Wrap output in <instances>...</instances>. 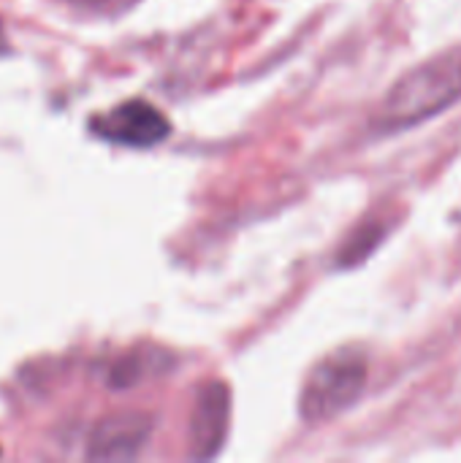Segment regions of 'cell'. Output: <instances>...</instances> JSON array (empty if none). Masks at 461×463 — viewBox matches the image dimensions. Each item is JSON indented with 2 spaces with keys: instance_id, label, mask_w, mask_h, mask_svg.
Segmentation results:
<instances>
[{
  "instance_id": "1",
  "label": "cell",
  "mask_w": 461,
  "mask_h": 463,
  "mask_svg": "<svg viewBox=\"0 0 461 463\" xmlns=\"http://www.w3.org/2000/svg\"><path fill=\"white\" fill-rule=\"evenodd\" d=\"M461 100V46L446 49L405 73L375 114L378 133L410 130Z\"/></svg>"
},
{
  "instance_id": "2",
  "label": "cell",
  "mask_w": 461,
  "mask_h": 463,
  "mask_svg": "<svg viewBox=\"0 0 461 463\" xmlns=\"http://www.w3.org/2000/svg\"><path fill=\"white\" fill-rule=\"evenodd\" d=\"M370 377L367 355L356 347H342L312 366L304 380L299 412L307 423H326L348 412L364 393Z\"/></svg>"
},
{
  "instance_id": "3",
  "label": "cell",
  "mask_w": 461,
  "mask_h": 463,
  "mask_svg": "<svg viewBox=\"0 0 461 463\" xmlns=\"http://www.w3.org/2000/svg\"><path fill=\"white\" fill-rule=\"evenodd\" d=\"M90 128L103 141L122 144V146H139V149L160 144L171 130L163 111H158L147 100H128L117 109L95 117Z\"/></svg>"
},
{
  "instance_id": "4",
  "label": "cell",
  "mask_w": 461,
  "mask_h": 463,
  "mask_svg": "<svg viewBox=\"0 0 461 463\" xmlns=\"http://www.w3.org/2000/svg\"><path fill=\"white\" fill-rule=\"evenodd\" d=\"M155 420L147 412H114L103 418L87 445V458L92 461H130L149 442Z\"/></svg>"
},
{
  "instance_id": "5",
  "label": "cell",
  "mask_w": 461,
  "mask_h": 463,
  "mask_svg": "<svg viewBox=\"0 0 461 463\" xmlns=\"http://www.w3.org/2000/svg\"><path fill=\"white\" fill-rule=\"evenodd\" d=\"M231 423V393L223 383H209L198 393L190 423V456L215 458L226 442Z\"/></svg>"
},
{
  "instance_id": "6",
  "label": "cell",
  "mask_w": 461,
  "mask_h": 463,
  "mask_svg": "<svg viewBox=\"0 0 461 463\" xmlns=\"http://www.w3.org/2000/svg\"><path fill=\"white\" fill-rule=\"evenodd\" d=\"M383 225H386V222H367V225L356 233V239H351V241L345 244L342 263L348 266V263L364 260V258L375 250V244L386 236V228H383Z\"/></svg>"
},
{
  "instance_id": "7",
  "label": "cell",
  "mask_w": 461,
  "mask_h": 463,
  "mask_svg": "<svg viewBox=\"0 0 461 463\" xmlns=\"http://www.w3.org/2000/svg\"><path fill=\"white\" fill-rule=\"evenodd\" d=\"M0 46H3V22H0Z\"/></svg>"
},
{
  "instance_id": "8",
  "label": "cell",
  "mask_w": 461,
  "mask_h": 463,
  "mask_svg": "<svg viewBox=\"0 0 461 463\" xmlns=\"http://www.w3.org/2000/svg\"><path fill=\"white\" fill-rule=\"evenodd\" d=\"M79 3H98V0H79Z\"/></svg>"
}]
</instances>
